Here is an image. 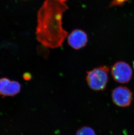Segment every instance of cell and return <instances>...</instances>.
Listing matches in <instances>:
<instances>
[{
    "label": "cell",
    "instance_id": "8992f818",
    "mask_svg": "<svg viewBox=\"0 0 134 135\" xmlns=\"http://www.w3.org/2000/svg\"><path fill=\"white\" fill-rule=\"evenodd\" d=\"M20 90V84L18 82L6 78L0 79V94L1 95L13 96L18 94Z\"/></svg>",
    "mask_w": 134,
    "mask_h": 135
},
{
    "label": "cell",
    "instance_id": "5b68a950",
    "mask_svg": "<svg viewBox=\"0 0 134 135\" xmlns=\"http://www.w3.org/2000/svg\"><path fill=\"white\" fill-rule=\"evenodd\" d=\"M87 41V34L82 30H74L68 37V44L75 50H79L85 47Z\"/></svg>",
    "mask_w": 134,
    "mask_h": 135
},
{
    "label": "cell",
    "instance_id": "9c48e42d",
    "mask_svg": "<svg viewBox=\"0 0 134 135\" xmlns=\"http://www.w3.org/2000/svg\"><path fill=\"white\" fill-rule=\"evenodd\" d=\"M60 1H62V2H65V1H67V0H60Z\"/></svg>",
    "mask_w": 134,
    "mask_h": 135
},
{
    "label": "cell",
    "instance_id": "277c9868",
    "mask_svg": "<svg viewBox=\"0 0 134 135\" xmlns=\"http://www.w3.org/2000/svg\"><path fill=\"white\" fill-rule=\"evenodd\" d=\"M132 91L127 87L118 86L112 90L111 97L115 105L123 108L130 105L132 101Z\"/></svg>",
    "mask_w": 134,
    "mask_h": 135
},
{
    "label": "cell",
    "instance_id": "ba28073f",
    "mask_svg": "<svg viewBox=\"0 0 134 135\" xmlns=\"http://www.w3.org/2000/svg\"><path fill=\"white\" fill-rule=\"evenodd\" d=\"M129 0H112L110 4V6H120L123 5L125 2Z\"/></svg>",
    "mask_w": 134,
    "mask_h": 135
},
{
    "label": "cell",
    "instance_id": "6da1fadb",
    "mask_svg": "<svg viewBox=\"0 0 134 135\" xmlns=\"http://www.w3.org/2000/svg\"><path fill=\"white\" fill-rule=\"evenodd\" d=\"M68 6L60 0H45L38 13L36 35L46 47L62 46L68 33L62 26V16Z\"/></svg>",
    "mask_w": 134,
    "mask_h": 135
},
{
    "label": "cell",
    "instance_id": "3957f363",
    "mask_svg": "<svg viewBox=\"0 0 134 135\" xmlns=\"http://www.w3.org/2000/svg\"><path fill=\"white\" fill-rule=\"evenodd\" d=\"M111 74L115 81L125 84L129 82L132 79V70L128 64L123 61H119L112 66Z\"/></svg>",
    "mask_w": 134,
    "mask_h": 135
},
{
    "label": "cell",
    "instance_id": "52a82bcc",
    "mask_svg": "<svg viewBox=\"0 0 134 135\" xmlns=\"http://www.w3.org/2000/svg\"><path fill=\"white\" fill-rule=\"evenodd\" d=\"M75 135H96V133L92 128L85 126L79 129Z\"/></svg>",
    "mask_w": 134,
    "mask_h": 135
},
{
    "label": "cell",
    "instance_id": "7a4b0ae2",
    "mask_svg": "<svg viewBox=\"0 0 134 135\" xmlns=\"http://www.w3.org/2000/svg\"><path fill=\"white\" fill-rule=\"evenodd\" d=\"M109 71L108 66H102L87 71L86 80L89 87L96 91L105 90L109 81Z\"/></svg>",
    "mask_w": 134,
    "mask_h": 135
}]
</instances>
